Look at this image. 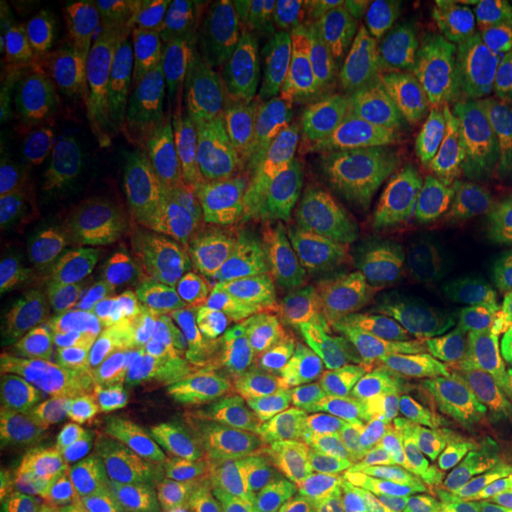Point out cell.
<instances>
[{
    "label": "cell",
    "mask_w": 512,
    "mask_h": 512,
    "mask_svg": "<svg viewBox=\"0 0 512 512\" xmlns=\"http://www.w3.org/2000/svg\"><path fill=\"white\" fill-rule=\"evenodd\" d=\"M330 72H256L230 112L216 155V292L230 335L256 370L278 363L271 214L294 119L318 98Z\"/></svg>",
    "instance_id": "cell-1"
},
{
    "label": "cell",
    "mask_w": 512,
    "mask_h": 512,
    "mask_svg": "<svg viewBox=\"0 0 512 512\" xmlns=\"http://www.w3.org/2000/svg\"><path fill=\"white\" fill-rule=\"evenodd\" d=\"M413 226L403 157L330 221L304 332L342 375H363L377 339L413 302Z\"/></svg>",
    "instance_id": "cell-2"
},
{
    "label": "cell",
    "mask_w": 512,
    "mask_h": 512,
    "mask_svg": "<svg viewBox=\"0 0 512 512\" xmlns=\"http://www.w3.org/2000/svg\"><path fill=\"white\" fill-rule=\"evenodd\" d=\"M38 280L67 325L126 313L152 252L133 202L81 157L64 171L36 226Z\"/></svg>",
    "instance_id": "cell-3"
},
{
    "label": "cell",
    "mask_w": 512,
    "mask_h": 512,
    "mask_svg": "<svg viewBox=\"0 0 512 512\" xmlns=\"http://www.w3.org/2000/svg\"><path fill=\"white\" fill-rule=\"evenodd\" d=\"M216 150L185 121L124 128L83 157L124 192L140 219L171 242H202L214 252Z\"/></svg>",
    "instance_id": "cell-4"
},
{
    "label": "cell",
    "mask_w": 512,
    "mask_h": 512,
    "mask_svg": "<svg viewBox=\"0 0 512 512\" xmlns=\"http://www.w3.org/2000/svg\"><path fill=\"white\" fill-rule=\"evenodd\" d=\"M309 453L320 512L408 510L413 470L358 377L316 384Z\"/></svg>",
    "instance_id": "cell-5"
},
{
    "label": "cell",
    "mask_w": 512,
    "mask_h": 512,
    "mask_svg": "<svg viewBox=\"0 0 512 512\" xmlns=\"http://www.w3.org/2000/svg\"><path fill=\"white\" fill-rule=\"evenodd\" d=\"M358 380L366 384L389 437L413 470L430 472L460 458L425 278L415 285L406 313L377 339Z\"/></svg>",
    "instance_id": "cell-6"
},
{
    "label": "cell",
    "mask_w": 512,
    "mask_h": 512,
    "mask_svg": "<svg viewBox=\"0 0 512 512\" xmlns=\"http://www.w3.org/2000/svg\"><path fill=\"white\" fill-rule=\"evenodd\" d=\"M335 136L323 102L313 98L294 119L273 195V294L283 337L304 332L318 261L330 226Z\"/></svg>",
    "instance_id": "cell-7"
},
{
    "label": "cell",
    "mask_w": 512,
    "mask_h": 512,
    "mask_svg": "<svg viewBox=\"0 0 512 512\" xmlns=\"http://www.w3.org/2000/svg\"><path fill=\"white\" fill-rule=\"evenodd\" d=\"M207 418V380L185 342L164 339L138 356L110 437L107 475L140 484L188 458Z\"/></svg>",
    "instance_id": "cell-8"
},
{
    "label": "cell",
    "mask_w": 512,
    "mask_h": 512,
    "mask_svg": "<svg viewBox=\"0 0 512 512\" xmlns=\"http://www.w3.org/2000/svg\"><path fill=\"white\" fill-rule=\"evenodd\" d=\"M430 309L437 337L441 377L456 422L458 453L486 467L512 448L498 425L494 403V323L456 252L446 254L432 273Z\"/></svg>",
    "instance_id": "cell-9"
},
{
    "label": "cell",
    "mask_w": 512,
    "mask_h": 512,
    "mask_svg": "<svg viewBox=\"0 0 512 512\" xmlns=\"http://www.w3.org/2000/svg\"><path fill=\"white\" fill-rule=\"evenodd\" d=\"M491 112L460 98L408 107L403 166L420 230L422 278L458 249L460 207Z\"/></svg>",
    "instance_id": "cell-10"
},
{
    "label": "cell",
    "mask_w": 512,
    "mask_h": 512,
    "mask_svg": "<svg viewBox=\"0 0 512 512\" xmlns=\"http://www.w3.org/2000/svg\"><path fill=\"white\" fill-rule=\"evenodd\" d=\"M159 38L178 119L219 150L228 124L230 95L252 43L238 3L200 0L166 10Z\"/></svg>",
    "instance_id": "cell-11"
},
{
    "label": "cell",
    "mask_w": 512,
    "mask_h": 512,
    "mask_svg": "<svg viewBox=\"0 0 512 512\" xmlns=\"http://www.w3.org/2000/svg\"><path fill=\"white\" fill-rule=\"evenodd\" d=\"M512 5L434 0L415 31L411 62L401 79L408 107L460 98L491 112L496 69L512 31Z\"/></svg>",
    "instance_id": "cell-12"
},
{
    "label": "cell",
    "mask_w": 512,
    "mask_h": 512,
    "mask_svg": "<svg viewBox=\"0 0 512 512\" xmlns=\"http://www.w3.org/2000/svg\"><path fill=\"white\" fill-rule=\"evenodd\" d=\"M332 166L330 221H335L361 190L403 157L406 100L399 81L332 72Z\"/></svg>",
    "instance_id": "cell-13"
},
{
    "label": "cell",
    "mask_w": 512,
    "mask_h": 512,
    "mask_svg": "<svg viewBox=\"0 0 512 512\" xmlns=\"http://www.w3.org/2000/svg\"><path fill=\"white\" fill-rule=\"evenodd\" d=\"M458 247L486 309L512 304V152L491 121L467 178Z\"/></svg>",
    "instance_id": "cell-14"
},
{
    "label": "cell",
    "mask_w": 512,
    "mask_h": 512,
    "mask_svg": "<svg viewBox=\"0 0 512 512\" xmlns=\"http://www.w3.org/2000/svg\"><path fill=\"white\" fill-rule=\"evenodd\" d=\"M256 72H330L349 0H240Z\"/></svg>",
    "instance_id": "cell-15"
},
{
    "label": "cell",
    "mask_w": 512,
    "mask_h": 512,
    "mask_svg": "<svg viewBox=\"0 0 512 512\" xmlns=\"http://www.w3.org/2000/svg\"><path fill=\"white\" fill-rule=\"evenodd\" d=\"M3 121L10 124L17 164H74L88 140L67 76L57 62H31L3 93Z\"/></svg>",
    "instance_id": "cell-16"
},
{
    "label": "cell",
    "mask_w": 512,
    "mask_h": 512,
    "mask_svg": "<svg viewBox=\"0 0 512 512\" xmlns=\"http://www.w3.org/2000/svg\"><path fill=\"white\" fill-rule=\"evenodd\" d=\"M88 147L126 128L138 91V50L117 24L100 27L62 64Z\"/></svg>",
    "instance_id": "cell-17"
},
{
    "label": "cell",
    "mask_w": 512,
    "mask_h": 512,
    "mask_svg": "<svg viewBox=\"0 0 512 512\" xmlns=\"http://www.w3.org/2000/svg\"><path fill=\"white\" fill-rule=\"evenodd\" d=\"M136 330L126 313H102L69 325L57 349L55 384L72 411L98 413L136 366Z\"/></svg>",
    "instance_id": "cell-18"
},
{
    "label": "cell",
    "mask_w": 512,
    "mask_h": 512,
    "mask_svg": "<svg viewBox=\"0 0 512 512\" xmlns=\"http://www.w3.org/2000/svg\"><path fill=\"white\" fill-rule=\"evenodd\" d=\"M427 5L425 0H349L332 46V72L401 83Z\"/></svg>",
    "instance_id": "cell-19"
},
{
    "label": "cell",
    "mask_w": 512,
    "mask_h": 512,
    "mask_svg": "<svg viewBox=\"0 0 512 512\" xmlns=\"http://www.w3.org/2000/svg\"><path fill=\"white\" fill-rule=\"evenodd\" d=\"M72 465L67 427L5 384L0 411V491Z\"/></svg>",
    "instance_id": "cell-20"
},
{
    "label": "cell",
    "mask_w": 512,
    "mask_h": 512,
    "mask_svg": "<svg viewBox=\"0 0 512 512\" xmlns=\"http://www.w3.org/2000/svg\"><path fill=\"white\" fill-rule=\"evenodd\" d=\"M72 164H17L10 195H5L3 240H0V283L3 306H17L31 290L27 256L29 230L38 226L41 211L53 195L64 171Z\"/></svg>",
    "instance_id": "cell-21"
},
{
    "label": "cell",
    "mask_w": 512,
    "mask_h": 512,
    "mask_svg": "<svg viewBox=\"0 0 512 512\" xmlns=\"http://www.w3.org/2000/svg\"><path fill=\"white\" fill-rule=\"evenodd\" d=\"M0 512H86V498L74 465L0 491Z\"/></svg>",
    "instance_id": "cell-22"
},
{
    "label": "cell",
    "mask_w": 512,
    "mask_h": 512,
    "mask_svg": "<svg viewBox=\"0 0 512 512\" xmlns=\"http://www.w3.org/2000/svg\"><path fill=\"white\" fill-rule=\"evenodd\" d=\"M494 323V403L498 425L512 448V304L489 309Z\"/></svg>",
    "instance_id": "cell-23"
},
{
    "label": "cell",
    "mask_w": 512,
    "mask_h": 512,
    "mask_svg": "<svg viewBox=\"0 0 512 512\" xmlns=\"http://www.w3.org/2000/svg\"><path fill=\"white\" fill-rule=\"evenodd\" d=\"M491 124L503 145L512 152V31L496 69L494 91H491Z\"/></svg>",
    "instance_id": "cell-24"
},
{
    "label": "cell",
    "mask_w": 512,
    "mask_h": 512,
    "mask_svg": "<svg viewBox=\"0 0 512 512\" xmlns=\"http://www.w3.org/2000/svg\"><path fill=\"white\" fill-rule=\"evenodd\" d=\"M195 512H299L278 498L264 494H228L214 498Z\"/></svg>",
    "instance_id": "cell-25"
},
{
    "label": "cell",
    "mask_w": 512,
    "mask_h": 512,
    "mask_svg": "<svg viewBox=\"0 0 512 512\" xmlns=\"http://www.w3.org/2000/svg\"><path fill=\"white\" fill-rule=\"evenodd\" d=\"M486 482L494 491L501 512H512V451L484 467Z\"/></svg>",
    "instance_id": "cell-26"
},
{
    "label": "cell",
    "mask_w": 512,
    "mask_h": 512,
    "mask_svg": "<svg viewBox=\"0 0 512 512\" xmlns=\"http://www.w3.org/2000/svg\"><path fill=\"white\" fill-rule=\"evenodd\" d=\"M413 470V467H411ZM406 512H453L434 491L422 482V477L413 470V494Z\"/></svg>",
    "instance_id": "cell-27"
}]
</instances>
